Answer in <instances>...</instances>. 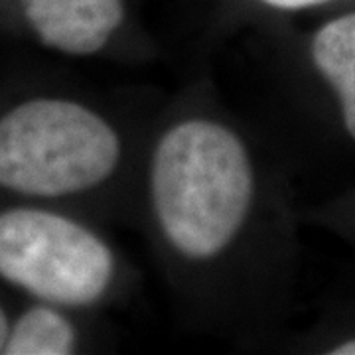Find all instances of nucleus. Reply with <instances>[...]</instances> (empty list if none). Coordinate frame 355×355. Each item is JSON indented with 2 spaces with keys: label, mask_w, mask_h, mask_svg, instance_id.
I'll list each match as a JSON object with an SVG mask.
<instances>
[{
  "label": "nucleus",
  "mask_w": 355,
  "mask_h": 355,
  "mask_svg": "<svg viewBox=\"0 0 355 355\" xmlns=\"http://www.w3.org/2000/svg\"><path fill=\"white\" fill-rule=\"evenodd\" d=\"M253 191L247 148L219 123L184 121L166 130L154 150V214L168 241L190 259H211L235 239Z\"/></svg>",
  "instance_id": "f257e3e1"
},
{
  "label": "nucleus",
  "mask_w": 355,
  "mask_h": 355,
  "mask_svg": "<svg viewBox=\"0 0 355 355\" xmlns=\"http://www.w3.org/2000/svg\"><path fill=\"white\" fill-rule=\"evenodd\" d=\"M121 158L113 127L65 99H32L0 119V186L60 198L99 186Z\"/></svg>",
  "instance_id": "f03ea898"
},
{
  "label": "nucleus",
  "mask_w": 355,
  "mask_h": 355,
  "mask_svg": "<svg viewBox=\"0 0 355 355\" xmlns=\"http://www.w3.org/2000/svg\"><path fill=\"white\" fill-rule=\"evenodd\" d=\"M114 275L111 249L87 227L44 209L0 214V277L46 302H97Z\"/></svg>",
  "instance_id": "7ed1b4c3"
},
{
  "label": "nucleus",
  "mask_w": 355,
  "mask_h": 355,
  "mask_svg": "<svg viewBox=\"0 0 355 355\" xmlns=\"http://www.w3.org/2000/svg\"><path fill=\"white\" fill-rule=\"evenodd\" d=\"M22 8L36 36L69 55L103 50L125 18L123 0H22Z\"/></svg>",
  "instance_id": "20e7f679"
},
{
  "label": "nucleus",
  "mask_w": 355,
  "mask_h": 355,
  "mask_svg": "<svg viewBox=\"0 0 355 355\" xmlns=\"http://www.w3.org/2000/svg\"><path fill=\"white\" fill-rule=\"evenodd\" d=\"M312 58L318 71L336 89L343 125L355 139V12L331 20L318 32Z\"/></svg>",
  "instance_id": "39448f33"
},
{
  "label": "nucleus",
  "mask_w": 355,
  "mask_h": 355,
  "mask_svg": "<svg viewBox=\"0 0 355 355\" xmlns=\"http://www.w3.org/2000/svg\"><path fill=\"white\" fill-rule=\"evenodd\" d=\"M76 328L58 310L48 306L30 308L14 324L2 354L67 355L76 349Z\"/></svg>",
  "instance_id": "423d86ee"
},
{
  "label": "nucleus",
  "mask_w": 355,
  "mask_h": 355,
  "mask_svg": "<svg viewBox=\"0 0 355 355\" xmlns=\"http://www.w3.org/2000/svg\"><path fill=\"white\" fill-rule=\"evenodd\" d=\"M266 4L275 8H286V10H298V8H308V6H318L330 0H263Z\"/></svg>",
  "instance_id": "0eeeda50"
},
{
  "label": "nucleus",
  "mask_w": 355,
  "mask_h": 355,
  "mask_svg": "<svg viewBox=\"0 0 355 355\" xmlns=\"http://www.w3.org/2000/svg\"><path fill=\"white\" fill-rule=\"evenodd\" d=\"M8 334H10L8 318L4 314V310L0 308V354L4 352V345H6V340H8Z\"/></svg>",
  "instance_id": "6e6552de"
},
{
  "label": "nucleus",
  "mask_w": 355,
  "mask_h": 355,
  "mask_svg": "<svg viewBox=\"0 0 355 355\" xmlns=\"http://www.w3.org/2000/svg\"><path fill=\"white\" fill-rule=\"evenodd\" d=\"M331 355H355V340L340 343L336 349H331Z\"/></svg>",
  "instance_id": "1a4fd4ad"
}]
</instances>
